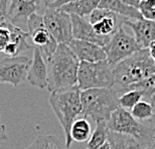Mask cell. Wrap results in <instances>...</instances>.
Returning a JSON list of instances; mask_svg holds the SVG:
<instances>
[{
  "instance_id": "19",
  "label": "cell",
  "mask_w": 155,
  "mask_h": 149,
  "mask_svg": "<svg viewBox=\"0 0 155 149\" xmlns=\"http://www.w3.org/2000/svg\"><path fill=\"white\" fill-rule=\"evenodd\" d=\"M100 1L101 0H77L61 6L60 9L69 14H76L85 17L86 15H90L93 10L98 8Z\"/></svg>"
},
{
  "instance_id": "13",
  "label": "cell",
  "mask_w": 155,
  "mask_h": 149,
  "mask_svg": "<svg viewBox=\"0 0 155 149\" xmlns=\"http://www.w3.org/2000/svg\"><path fill=\"white\" fill-rule=\"evenodd\" d=\"M68 46L80 61L95 63V61L106 60V54L103 46L97 43L73 38L68 43Z\"/></svg>"
},
{
  "instance_id": "34",
  "label": "cell",
  "mask_w": 155,
  "mask_h": 149,
  "mask_svg": "<svg viewBox=\"0 0 155 149\" xmlns=\"http://www.w3.org/2000/svg\"><path fill=\"white\" fill-rule=\"evenodd\" d=\"M41 1H42L43 5H45V7H49V6H51L54 2L57 1V0H41Z\"/></svg>"
},
{
  "instance_id": "26",
  "label": "cell",
  "mask_w": 155,
  "mask_h": 149,
  "mask_svg": "<svg viewBox=\"0 0 155 149\" xmlns=\"http://www.w3.org/2000/svg\"><path fill=\"white\" fill-rule=\"evenodd\" d=\"M139 11L142 14L143 18L149 20H155V6H150L147 3H145L143 0H141L140 4H139Z\"/></svg>"
},
{
  "instance_id": "30",
  "label": "cell",
  "mask_w": 155,
  "mask_h": 149,
  "mask_svg": "<svg viewBox=\"0 0 155 149\" xmlns=\"http://www.w3.org/2000/svg\"><path fill=\"white\" fill-rule=\"evenodd\" d=\"M9 1H10V0H0V12H1L3 15H5L6 13Z\"/></svg>"
},
{
  "instance_id": "39",
  "label": "cell",
  "mask_w": 155,
  "mask_h": 149,
  "mask_svg": "<svg viewBox=\"0 0 155 149\" xmlns=\"http://www.w3.org/2000/svg\"><path fill=\"white\" fill-rule=\"evenodd\" d=\"M144 149H147V148H144Z\"/></svg>"
},
{
  "instance_id": "31",
  "label": "cell",
  "mask_w": 155,
  "mask_h": 149,
  "mask_svg": "<svg viewBox=\"0 0 155 149\" xmlns=\"http://www.w3.org/2000/svg\"><path fill=\"white\" fill-rule=\"evenodd\" d=\"M149 102L151 103V105H152V108H153V114H152V117H151V119H150V122H151V124H152V127L155 130V96L151 99Z\"/></svg>"
},
{
  "instance_id": "6",
  "label": "cell",
  "mask_w": 155,
  "mask_h": 149,
  "mask_svg": "<svg viewBox=\"0 0 155 149\" xmlns=\"http://www.w3.org/2000/svg\"><path fill=\"white\" fill-rule=\"evenodd\" d=\"M115 85L113 67L107 60L95 63L80 61L78 87L81 91L98 88H114Z\"/></svg>"
},
{
  "instance_id": "9",
  "label": "cell",
  "mask_w": 155,
  "mask_h": 149,
  "mask_svg": "<svg viewBox=\"0 0 155 149\" xmlns=\"http://www.w3.org/2000/svg\"><path fill=\"white\" fill-rule=\"evenodd\" d=\"M42 18L46 28L58 43L68 45L74 38L72 19L69 13L60 8L46 7L42 13Z\"/></svg>"
},
{
  "instance_id": "10",
  "label": "cell",
  "mask_w": 155,
  "mask_h": 149,
  "mask_svg": "<svg viewBox=\"0 0 155 149\" xmlns=\"http://www.w3.org/2000/svg\"><path fill=\"white\" fill-rule=\"evenodd\" d=\"M32 57L17 55L0 58V84L18 86L27 78Z\"/></svg>"
},
{
  "instance_id": "21",
  "label": "cell",
  "mask_w": 155,
  "mask_h": 149,
  "mask_svg": "<svg viewBox=\"0 0 155 149\" xmlns=\"http://www.w3.org/2000/svg\"><path fill=\"white\" fill-rule=\"evenodd\" d=\"M109 132V128L107 126V122L99 121L96 122V128L92 132L91 137L87 141V149H99L107 142V136Z\"/></svg>"
},
{
  "instance_id": "3",
  "label": "cell",
  "mask_w": 155,
  "mask_h": 149,
  "mask_svg": "<svg viewBox=\"0 0 155 149\" xmlns=\"http://www.w3.org/2000/svg\"><path fill=\"white\" fill-rule=\"evenodd\" d=\"M120 92L114 88H98L81 91L82 115L95 122L109 120L119 106Z\"/></svg>"
},
{
  "instance_id": "27",
  "label": "cell",
  "mask_w": 155,
  "mask_h": 149,
  "mask_svg": "<svg viewBox=\"0 0 155 149\" xmlns=\"http://www.w3.org/2000/svg\"><path fill=\"white\" fill-rule=\"evenodd\" d=\"M11 40V33L6 26H0V52L4 51Z\"/></svg>"
},
{
  "instance_id": "25",
  "label": "cell",
  "mask_w": 155,
  "mask_h": 149,
  "mask_svg": "<svg viewBox=\"0 0 155 149\" xmlns=\"http://www.w3.org/2000/svg\"><path fill=\"white\" fill-rule=\"evenodd\" d=\"M142 98L143 95L138 90H127L119 97V106L125 110L132 109Z\"/></svg>"
},
{
  "instance_id": "15",
  "label": "cell",
  "mask_w": 155,
  "mask_h": 149,
  "mask_svg": "<svg viewBox=\"0 0 155 149\" xmlns=\"http://www.w3.org/2000/svg\"><path fill=\"white\" fill-rule=\"evenodd\" d=\"M26 79L30 85L35 88L41 90L48 88V63L39 49L35 48H33L31 64Z\"/></svg>"
},
{
  "instance_id": "12",
  "label": "cell",
  "mask_w": 155,
  "mask_h": 149,
  "mask_svg": "<svg viewBox=\"0 0 155 149\" xmlns=\"http://www.w3.org/2000/svg\"><path fill=\"white\" fill-rule=\"evenodd\" d=\"M42 6L45 5L41 0H10L4 17L19 27L21 24H27L30 15L38 13Z\"/></svg>"
},
{
  "instance_id": "2",
  "label": "cell",
  "mask_w": 155,
  "mask_h": 149,
  "mask_svg": "<svg viewBox=\"0 0 155 149\" xmlns=\"http://www.w3.org/2000/svg\"><path fill=\"white\" fill-rule=\"evenodd\" d=\"M115 83L119 92H125L129 86L155 74V61L148 48H140L113 68ZM115 85V86H116Z\"/></svg>"
},
{
  "instance_id": "18",
  "label": "cell",
  "mask_w": 155,
  "mask_h": 149,
  "mask_svg": "<svg viewBox=\"0 0 155 149\" xmlns=\"http://www.w3.org/2000/svg\"><path fill=\"white\" fill-rule=\"evenodd\" d=\"M107 143L110 149H143V146L135 138L110 130L107 136Z\"/></svg>"
},
{
  "instance_id": "7",
  "label": "cell",
  "mask_w": 155,
  "mask_h": 149,
  "mask_svg": "<svg viewBox=\"0 0 155 149\" xmlns=\"http://www.w3.org/2000/svg\"><path fill=\"white\" fill-rule=\"evenodd\" d=\"M106 60L113 68L120 61L125 60L134 52L140 49L135 37L129 35L123 26L118 28L117 31L110 37L107 45L103 46Z\"/></svg>"
},
{
  "instance_id": "35",
  "label": "cell",
  "mask_w": 155,
  "mask_h": 149,
  "mask_svg": "<svg viewBox=\"0 0 155 149\" xmlns=\"http://www.w3.org/2000/svg\"><path fill=\"white\" fill-rule=\"evenodd\" d=\"M147 149H155V134L152 137V139H151L149 145L147 146Z\"/></svg>"
},
{
  "instance_id": "11",
  "label": "cell",
  "mask_w": 155,
  "mask_h": 149,
  "mask_svg": "<svg viewBox=\"0 0 155 149\" xmlns=\"http://www.w3.org/2000/svg\"><path fill=\"white\" fill-rule=\"evenodd\" d=\"M127 20L115 12L105 8H96L89 15V22L99 35L112 36Z\"/></svg>"
},
{
  "instance_id": "14",
  "label": "cell",
  "mask_w": 155,
  "mask_h": 149,
  "mask_svg": "<svg viewBox=\"0 0 155 149\" xmlns=\"http://www.w3.org/2000/svg\"><path fill=\"white\" fill-rule=\"evenodd\" d=\"M72 19L73 37L76 39L86 40V41L94 42L97 45L104 46L109 41L111 36L99 35L93 28V25L85 17L79 16L76 14H70Z\"/></svg>"
},
{
  "instance_id": "4",
  "label": "cell",
  "mask_w": 155,
  "mask_h": 149,
  "mask_svg": "<svg viewBox=\"0 0 155 149\" xmlns=\"http://www.w3.org/2000/svg\"><path fill=\"white\" fill-rule=\"evenodd\" d=\"M48 101L64 129L66 147H70L73 142L70 135L71 127L77 117L82 114L83 110L81 90L78 86H75L64 91L52 92L51 93Z\"/></svg>"
},
{
  "instance_id": "20",
  "label": "cell",
  "mask_w": 155,
  "mask_h": 149,
  "mask_svg": "<svg viewBox=\"0 0 155 149\" xmlns=\"http://www.w3.org/2000/svg\"><path fill=\"white\" fill-rule=\"evenodd\" d=\"M71 139L76 142H86L92 135V127L87 118L76 119L70 131Z\"/></svg>"
},
{
  "instance_id": "8",
  "label": "cell",
  "mask_w": 155,
  "mask_h": 149,
  "mask_svg": "<svg viewBox=\"0 0 155 149\" xmlns=\"http://www.w3.org/2000/svg\"><path fill=\"white\" fill-rule=\"evenodd\" d=\"M29 39L33 48L39 49L42 57L48 61L57 49L58 43L43 22L42 14L35 13L27 20Z\"/></svg>"
},
{
  "instance_id": "37",
  "label": "cell",
  "mask_w": 155,
  "mask_h": 149,
  "mask_svg": "<svg viewBox=\"0 0 155 149\" xmlns=\"http://www.w3.org/2000/svg\"><path fill=\"white\" fill-rule=\"evenodd\" d=\"M2 16H4V15H3V14L1 13V12H0V17H2Z\"/></svg>"
},
{
  "instance_id": "5",
  "label": "cell",
  "mask_w": 155,
  "mask_h": 149,
  "mask_svg": "<svg viewBox=\"0 0 155 149\" xmlns=\"http://www.w3.org/2000/svg\"><path fill=\"white\" fill-rule=\"evenodd\" d=\"M107 126L110 131L122 133L135 138L142 146L146 148L155 134L153 127L136 120L129 111L121 107L111 114L107 121Z\"/></svg>"
},
{
  "instance_id": "16",
  "label": "cell",
  "mask_w": 155,
  "mask_h": 149,
  "mask_svg": "<svg viewBox=\"0 0 155 149\" xmlns=\"http://www.w3.org/2000/svg\"><path fill=\"white\" fill-rule=\"evenodd\" d=\"M124 23L131 27L140 48H148L150 43L155 40V20L146 18L136 20L127 19Z\"/></svg>"
},
{
  "instance_id": "38",
  "label": "cell",
  "mask_w": 155,
  "mask_h": 149,
  "mask_svg": "<svg viewBox=\"0 0 155 149\" xmlns=\"http://www.w3.org/2000/svg\"><path fill=\"white\" fill-rule=\"evenodd\" d=\"M0 149H3V148H2V147H0Z\"/></svg>"
},
{
  "instance_id": "36",
  "label": "cell",
  "mask_w": 155,
  "mask_h": 149,
  "mask_svg": "<svg viewBox=\"0 0 155 149\" xmlns=\"http://www.w3.org/2000/svg\"><path fill=\"white\" fill-rule=\"evenodd\" d=\"M99 149H110V148H109V144H108L107 142H106V143H105V144L103 145V146L100 147Z\"/></svg>"
},
{
  "instance_id": "1",
  "label": "cell",
  "mask_w": 155,
  "mask_h": 149,
  "mask_svg": "<svg viewBox=\"0 0 155 149\" xmlns=\"http://www.w3.org/2000/svg\"><path fill=\"white\" fill-rule=\"evenodd\" d=\"M48 63V89L49 92L64 91L78 86L80 61L66 43H58Z\"/></svg>"
},
{
  "instance_id": "22",
  "label": "cell",
  "mask_w": 155,
  "mask_h": 149,
  "mask_svg": "<svg viewBox=\"0 0 155 149\" xmlns=\"http://www.w3.org/2000/svg\"><path fill=\"white\" fill-rule=\"evenodd\" d=\"M127 90H138L142 93L144 99L150 101L155 96V74H151L140 82L129 86L125 91Z\"/></svg>"
},
{
  "instance_id": "24",
  "label": "cell",
  "mask_w": 155,
  "mask_h": 149,
  "mask_svg": "<svg viewBox=\"0 0 155 149\" xmlns=\"http://www.w3.org/2000/svg\"><path fill=\"white\" fill-rule=\"evenodd\" d=\"M25 149H63V147L54 136L40 135Z\"/></svg>"
},
{
  "instance_id": "29",
  "label": "cell",
  "mask_w": 155,
  "mask_h": 149,
  "mask_svg": "<svg viewBox=\"0 0 155 149\" xmlns=\"http://www.w3.org/2000/svg\"><path fill=\"white\" fill-rule=\"evenodd\" d=\"M74 1H77V0H57V1L52 3V4L49 6V7H51V8H60L61 6H63L64 4H68V3L74 2Z\"/></svg>"
},
{
  "instance_id": "28",
  "label": "cell",
  "mask_w": 155,
  "mask_h": 149,
  "mask_svg": "<svg viewBox=\"0 0 155 149\" xmlns=\"http://www.w3.org/2000/svg\"><path fill=\"white\" fill-rule=\"evenodd\" d=\"M9 137L6 133V126L5 124L2 122L1 120V117H0V141H3V140H8Z\"/></svg>"
},
{
  "instance_id": "33",
  "label": "cell",
  "mask_w": 155,
  "mask_h": 149,
  "mask_svg": "<svg viewBox=\"0 0 155 149\" xmlns=\"http://www.w3.org/2000/svg\"><path fill=\"white\" fill-rule=\"evenodd\" d=\"M148 51H149L150 57L152 58V60L155 61V40L149 45V46H148Z\"/></svg>"
},
{
  "instance_id": "32",
  "label": "cell",
  "mask_w": 155,
  "mask_h": 149,
  "mask_svg": "<svg viewBox=\"0 0 155 149\" xmlns=\"http://www.w3.org/2000/svg\"><path fill=\"white\" fill-rule=\"evenodd\" d=\"M121 1H123L124 3H126V4H128L130 6H133L135 8H138L141 0H121Z\"/></svg>"
},
{
  "instance_id": "23",
  "label": "cell",
  "mask_w": 155,
  "mask_h": 149,
  "mask_svg": "<svg viewBox=\"0 0 155 149\" xmlns=\"http://www.w3.org/2000/svg\"><path fill=\"white\" fill-rule=\"evenodd\" d=\"M130 113L132 114V116L135 118L136 120L140 121H147L150 120L153 114V108L150 102L142 100L138 102L134 107L131 109Z\"/></svg>"
},
{
  "instance_id": "17",
  "label": "cell",
  "mask_w": 155,
  "mask_h": 149,
  "mask_svg": "<svg viewBox=\"0 0 155 149\" xmlns=\"http://www.w3.org/2000/svg\"><path fill=\"white\" fill-rule=\"evenodd\" d=\"M98 7L105 8L115 12L116 14L120 15V16L126 18L128 20H136L143 18L138 8L126 4L121 0H101Z\"/></svg>"
}]
</instances>
